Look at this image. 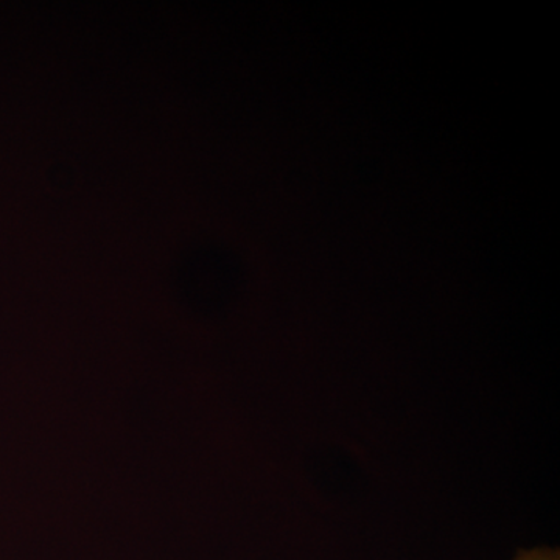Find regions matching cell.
Returning a JSON list of instances; mask_svg holds the SVG:
<instances>
[{
    "label": "cell",
    "instance_id": "6da1fadb",
    "mask_svg": "<svg viewBox=\"0 0 560 560\" xmlns=\"http://www.w3.org/2000/svg\"><path fill=\"white\" fill-rule=\"evenodd\" d=\"M514 560H560L558 548H534V550H521Z\"/></svg>",
    "mask_w": 560,
    "mask_h": 560
}]
</instances>
